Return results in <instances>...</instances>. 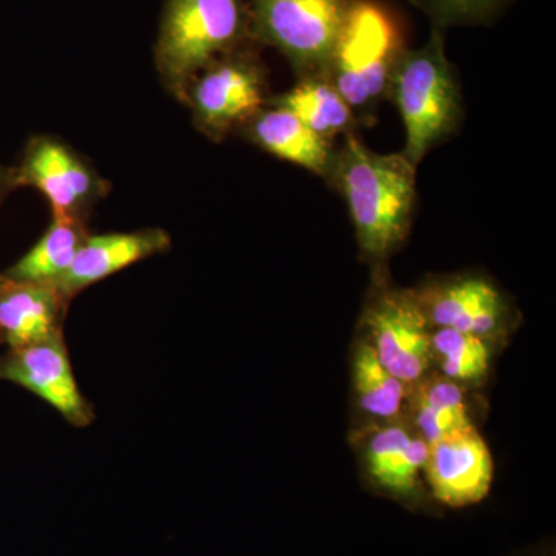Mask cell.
<instances>
[{"label": "cell", "mask_w": 556, "mask_h": 556, "mask_svg": "<svg viewBox=\"0 0 556 556\" xmlns=\"http://www.w3.org/2000/svg\"><path fill=\"white\" fill-rule=\"evenodd\" d=\"M492 342L470 332L431 329V357L444 376L459 386H481L490 372Z\"/></svg>", "instance_id": "cell-20"}, {"label": "cell", "mask_w": 556, "mask_h": 556, "mask_svg": "<svg viewBox=\"0 0 556 556\" xmlns=\"http://www.w3.org/2000/svg\"><path fill=\"white\" fill-rule=\"evenodd\" d=\"M353 386L358 407L378 422L404 416L409 387L388 371L365 338L354 350Z\"/></svg>", "instance_id": "cell-19"}, {"label": "cell", "mask_w": 556, "mask_h": 556, "mask_svg": "<svg viewBox=\"0 0 556 556\" xmlns=\"http://www.w3.org/2000/svg\"><path fill=\"white\" fill-rule=\"evenodd\" d=\"M266 104L287 109L314 134L334 141L336 137L353 134L361 126L348 102L327 76L298 79L291 90L269 97Z\"/></svg>", "instance_id": "cell-17"}, {"label": "cell", "mask_w": 556, "mask_h": 556, "mask_svg": "<svg viewBox=\"0 0 556 556\" xmlns=\"http://www.w3.org/2000/svg\"><path fill=\"white\" fill-rule=\"evenodd\" d=\"M405 129L402 155L417 167L427 153L447 141L464 118L463 91L445 53L444 35L433 28L420 49H405L388 86Z\"/></svg>", "instance_id": "cell-3"}, {"label": "cell", "mask_w": 556, "mask_h": 556, "mask_svg": "<svg viewBox=\"0 0 556 556\" xmlns=\"http://www.w3.org/2000/svg\"><path fill=\"white\" fill-rule=\"evenodd\" d=\"M412 289L433 328L470 332L493 342L514 320L504 292L482 274L431 277Z\"/></svg>", "instance_id": "cell-8"}, {"label": "cell", "mask_w": 556, "mask_h": 556, "mask_svg": "<svg viewBox=\"0 0 556 556\" xmlns=\"http://www.w3.org/2000/svg\"><path fill=\"white\" fill-rule=\"evenodd\" d=\"M492 453L477 426L456 431L428 447L424 481L444 506L459 508L481 503L493 482Z\"/></svg>", "instance_id": "cell-11"}, {"label": "cell", "mask_w": 556, "mask_h": 556, "mask_svg": "<svg viewBox=\"0 0 556 556\" xmlns=\"http://www.w3.org/2000/svg\"><path fill=\"white\" fill-rule=\"evenodd\" d=\"M13 185L38 189L49 200L51 215L83 219L110 188L75 150L51 137L31 139Z\"/></svg>", "instance_id": "cell-9"}, {"label": "cell", "mask_w": 556, "mask_h": 556, "mask_svg": "<svg viewBox=\"0 0 556 556\" xmlns=\"http://www.w3.org/2000/svg\"><path fill=\"white\" fill-rule=\"evenodd\" d=\"M86 219L53 215L49 229L5 276L13 280L56 285L89 237Z\"/></svg>", "instance_id": "cell-18"}, {"label": "cell", "mask_w": 556, "mask_h": 556, "mask_svg": "<svg viewBox=\"0 0 556 556\" xmlns=\"http://www.w3.org/2000/svg\"><path fill=\"white\" fill-rule=\"evenodd\" d=\"M237 131L278 160L302 167L327 182L331 177L338 146L314 134L287 109L266 104Z\"/></svg>", "instance_id": "cell-15"}, {"label": "cell", "mask_w": 556, "mask_h": 556, "mask_svg": "<svg viewBox=\"0 0 556 556\" xmlns=\"http://www.w3.org/2000/svg\"><path fill=\"white\" fill-rule=\"evenodd\" d=\"M0 379L30 391L76 428L90 427L94 408L80 391L64 336L10 350L0 358Z\"/></svg>", "instance_id": "cell-10"}, {"label": "cell", "mask_w": 556, "mask_h": 556, "mask_svg": "<svg viewBox=\"0 0 556 556\" xmlns=\"http://www.w3.org/2000/svg\"><path fill=\"white\" fill-rule=\"evenodd\" d=\"M362 327L379 361L408 387L431 371L433 327L413 289L391 287L388 277L375 278Z\"/></svg>", "instance_id": "cell-7"}, {"label": "cell", "mask_w": 556, "mask_h": 556, "mask_svg": "<svg viewBox=\"0 0 556 556\" xmlns=\"http://www.w3.org/2000/svg\"><path fill=\"white\" fill-rule=\"evenodd\" d=\"M404 416L428 445L473 427L466 387L442 375L428 372L409 386Z\"/></svg>", "instance_id": "cell-16"}, {"label": "cell", "mask_w": 556, "mask_h": 556, "mask_svg": "<svg viewBox=\"0 0 556 556\" xmlns=\"http://www.w3.org/2000/svg\"><path fill=\"white\" fill-rule=\"evenodd\" d=\"M428 447L407 417L378 422L368 431L362 448L369 481L396 500H417Z\"/></svg>", "instance_id": "cell-12"}, {"label": "cell", "mask_w": 556, "mask_h": 556, "mask_svg": "<svg viewBox=\"0 0 556 556\" xmlns=\"http://www.w3.org/2000/svg\"><path fill=\"white\" fill-rule=\"evenodd\" d=\"M249 43V0H166L153 58L164 87L182 101L204 68Z\"/></svg>", "instance_id": "cell-2"}, {"label": "cell", "mask_w": 556, "mask_h": 556, "mask_svg": "<svg viewBox=\"0 0 556 556\" xmlns=\"http://www.w3.org/2000/svg\"><path fill=\"white\" fill-rule=\"evenodd\" d=\"M328 185L345 200L361 257L375 278L387 277L388 262L412 230L416 166L401 152H375L353 131L338 148Z\"/></svg>", "instance_id": "cell-1"}, {"label": "cell", "mask_w": 556, "mask_h": 556, "mask_svg": "<svg viewBox=\"0 0 556 556\" xmlns=\"http://www.w3.org/2000/svg\"><path fill=\"white\" fill-rule=\"evenodd\" d=\"M407 49L393 14L375 0H353L332 51L327 78L358 121L376 123L391 75Z\"/></svg>", "instance_id": "cell-4"}, {"label": "cell", "mask_w": 556, "mask_h": 556, "mask_svg": "<svg viewBox=\"0 0 556 556\" xmlns=\"http://www.w3.org/2000/svg\"><path fill=\"white\" fill-rule=\"evenodd\" d=\"M67 308L54 285L0 276V339L10 350L64 336Z\"/></svg>", "instance_id": "cell-14"}, {"label": "cell", "mask_w": 556, "mask_h": 556, "mask_svg": "<svg viewBox=\"0 0 556 556\" xmlns=\"http://www.w3.org/2000/svg\"><path fill=\"white\" fill-rule=\"evenodd\" d=\"M10 175L7 172L0 169V190L3 189V186L9 185V182H13V179L9 178Z\"/></svg>", "instance_id": "cell-22"}, {"label": "cell", "mask_w": 556, "mask_h": 556, "mask_svg": "<svg viewBox=\"0 0 556 556\" xmlns=\"http://www.w3.org/2000/svg\"><path fill=\"white\" fill-rule=\"evenodd\" d=\"M268 89V68L260 46L249 43L204 68L190 83L182 102L195 126L212 141H222L265 108Z\"/></svg>", "instance_id": "cell-6"}, {"label": "cell", "mask_w": 556, "mask_h": 556, "mask_svg": "<svg viewBox=\"0 0 556 556\" xmlns=\"http://www.w3.org/2000/svg\"><path fill=\"white\" fill-rule=\"evenodd\" d=\"M353 0H249L252 38L277 50L298 79L325 76Z\"/></svg>", "instance_id": "cell-5"}, {"label": "cell", "mask_w": 556, "mask_h": 556, "mask_svg": "<svg viewBox=\"0 0 556 556\" xmlns=\"http://www.w3.org/2000/svg\"><path fill=\"white\" fill-rule=\"evenodd\" d=\"M424 11L434 27L444 28L448 25L478 24L489 20L504 0H412Z\"/></svg>", "instance_id": "cell-21"}, {"label": "cell", "mask_w": 556, "mask_h": 556, "mask_svg": "<svg viewBox=\"0 0 556 556\" xmlns=\"http://www.w3.org/2000/svg\"><path fill=\"white\" fill-rule=\"evenodd\" d=\"M172 240L163 229L112 232L89 236L73 258L72 265L54 287L72 302L84 289L115 276L139 262L169 251Z\"/></svg>", "instance_id": "cell-13"}]
</instances>
